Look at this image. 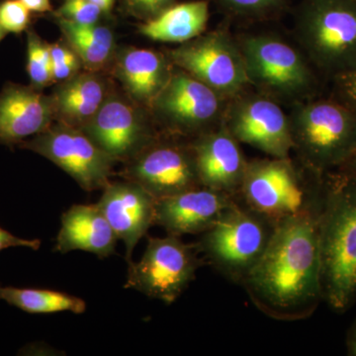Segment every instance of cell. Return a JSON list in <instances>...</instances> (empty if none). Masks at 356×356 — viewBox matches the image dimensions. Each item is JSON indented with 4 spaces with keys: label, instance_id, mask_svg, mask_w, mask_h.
<instances>
[{
    "label": "cell",
    "instance_id": "1",
    "mask_svg": "<svg viewBox=\"0 0 356 356\" xmlns=\"http://www.w3.org/2000/svg\"><path fill=\"white\" fill-rule=\"evenodd\" d=\"M321 202L276 224L264 254L243 280L255 306L271 317H306L323 299L318 234Z\"/></svg>",
    "mask_w": 356,
    "mask_h": 356
},
{
    "label": "cell",
    "instance_id": "2",
    "mask_svg": "<svg viewBox=\"0 0 356 356\" xmlns=\"http://www.w3.org/2000/svg\"><path fill=\"white\" fill-rule=\"evenodd\" d=\"M318 234L323 299L346 310L356 298V178L323 175Z\"/></svg>",
    "mask_w": 356,
    "mask_h": 356
},
{
    "label": "cell",
    "instance_id": "3",
    "mask_svg": "<svg viewBox=\"0 0 356 356\" xmlns=\"http://www.w3.org/2000/svg\"><path fill=\"white\" fill-rule=\"evenodd\" d=\"M288 118L293 149L306 170L336 172L356 153V113L334 98L293 103Z\"/></svg>",
    "mask_w": 356,
    "mask_h": 356
},
{
    "label": "cell",
    "instance_id": "4",
    "mask_svg": "<svg viewBox=\"0 0 356 356\" xmlns=\"http://www.w3.org/2000/svg\"><path fill=\"white\" fill-rule=\"evenodd\" d=\"M295 35L314 69L329 77L356 67V0H301Z\"/></svg>",
    "mask_w": 356,
    "mask_h": 356
},
{
    "label": "cell",
    "instance_id": "5",
    "mask_svg": "<svg viewBox=\"0 0 356 356\" xmlns=\"http://www.w3.org/2000/svg\"><path fill=\"white\" fill-rule=\"evenodd\" d=\"M236 40L250 86L277 102L293 104L312 98L318 79L303 51L273 33L245 34Z\"/></svg>",
    "mask_w": 356,
    "mask_h": 356
},
{
    "label": "cell",
    "instance_id": "6",
    "mask_svg": "<svg viewBox=\"0 0 356 356\" xmlns=\"http://www.w3.org/2000/svg\"><path fill=\"white\" fill-rule=\"evenodd\" d=\"M323 175L316 173L308 184L290 158L254 159L248 161L238 199L277 224L318 205Z\"/></svg>",
    "mask_w": 356,
    "mask_h": 356
},
{
    "label": "cell",
    "instance_id": "7",
    "mask_svg": "<svg viewBox=\"0 0 356 356\" xmlns=\"http://www.w3.org/2000/svg\"><path fill=\"white\" fill-rule=\"evenodd\" d=\"M275 226L238 199L204 232L198 250L229 280L243 283L264 254Z\"/></svg>",
    "mask_w": 356,
    "mask_h": 356
},
{
    "label": "cell",
    "instance_id": "8",
    "mask_svg": "<svg viewBox=\"0 0 356 356\" xmlns=\"http://www.w3.org/2000/svg\"><path fill=\"white\" fill-rule=\"evenodd\" d=\"M173 67L184 70L227 99L250 88L238 40L219 28L185 42L168 53Z\"/></svg>",
    "mask_w": 356,
    "mask_h": 356
},
{
    "label": "cell",
    "instance_id": "9",
    "mask_svg": "<svg viewBox=\"0 0 356 356\" xmlns=\"http://www.w3.org/2000/svg\"><path fill=\"white\" fill-rule=\"evenodd\" d=\"M197 245L182 242L180 236L147 238L142 259L128 264L125 288L137 290L149 298L172 304L195 278L202 259Z\"/></svg>",
    "mask_w": 356,
    "mask_h": 356
},
{
    "label": "cell",
    "instance_id": "10",
    "mask_svg": "<svg viewBox=\"0 0 356 356\" xmlns=\"http://www.w3.org/2000/svg\"><path fill=\"white\" fill-rule=\"evenodd\" d=\"M229 99L197 79L173 67L151 109L172 135L196 138L224 120Z\"/></svg>",
    "mask_w": 356,
    "mask_h": 356
},
{
    "label": "cell",
    "instance_id": "11",
    "mask_svg": "<svg viewBox=\"0 0 356 356\" xmlns=\"http://www.w3.org/2000/svg\"><path fill=\"white\" fill-rule=\"evenodd\" d=\"M19 146L48 159L86 191H99L110 182L114 159L96 146L81 129L58 123Z\"/></svg>",
    "mask_w": 356,
    "mask_h": 356
},
{
    "label": "cell",
    "instance_id": "12",
    "mask_svg": "<svg viewBox=\"0 0 356 356\" xmlns=\"http://www.w3.org/2000/svg\"><path fill=\"white\" fill-rule=\"evenodd\" d=\"M224 122L241 144L259 149L271 158H289L293 140L288 114L273 98L247 90L231 98Z\"/></svg>",
    "mask_w": 356,
    "mask_h": 356
},
{
    "label": "cell",
    "instance_id": "13",
    "mask_svg": "<svg viewBox=\"0 0 356 356\" xmlns=\"http://www.w3.org/2000/svg\"><path fill=\"white\" fill-rule=\"evenodd\" d=\"M121 175L140 185L156 200L202 186L191 143L159 138L127 161Z\"/></svg>",
    "mask_w": 356,
    "mask_h": 356
},
{
    "label": "cell",
    "instance_id": "14",
    "mask_svg": "<svg viewBox=\"0 0 356 356\" xmlns=\"http://www.w3.org/2000/svg\"><path fill=\"white\" fill-rule=\"evenodd\" d=\"M81 130L115 163H127L158 138L144 116L118 97L106 98Z\"/></svg>",
    "mask_w": 356,
    "mask_h": 356
},
{
    "label": "cell",
    "instance_id": "15",
    "mask_svg": "<svg viewBox=\"0 0 356 356\" xmlns=\"http://www.w3.org/2000/svg\"><path fill=\"white\" fill-rule=\"evenodd\" d=\"M191 144L201 185L238 198L248 161L224 122Z\"/></svg>",
    "mask_w": 356,
    "mask_h": 356
},
{
    "label": "cell",
    "instance_id": "16",
    "mask_svg": "<svg viewBox=\"0 0 356 356\" xmlns=\"http://www.w3.org/2000/svg\"><path fill=\"white\" fill-rule=\"evenodd\" d=\"M97 205L118 240L126 248L125 259L132 262L134 248L154 226L156 199L136 182L110 181Z\"/></svg>",
    "mask_w": 356,
    "mask_h": 356
},
{
    "label": "cell",
    "instance_id": "17",
    "mask_svg": "<svg viewBox=\"0 0 356 356\" xmlns=\"http://www.w3.org/2000/svg\"><path fill=\"white\" fill-rule=\"evenodd\" d=\"M238 198L200 186L156 200L154 226L170 235L203 234Z\"/></svg>",
    "mask_w": 356,
    "mask_h": 356
},
{
    "label": "cell",
    "instance_id": "18",
    "mask_svg": "<svg viewBox=\"0 0 356 356\" xmlns=\"http://www.w3.org/2000/svg\"><path fill=\"white\" fill-rule=\"evenodd\" d=\"M54 119L53 99L33 86L7 83L0 92V144L20 145L51 127Z\"/></svg>",
    "mask_w": 356,
    "mask_h": 356
},
{
    "label": "cell",
    "instance_id": "19",
    "mask_svg": "<svg viewBox=\"0 0 356 356\" xmlns=\"http://www.w3.org/2000/svg\"><path fill=\"white\" fill-rule=\"evenodd\" d=\"M117 240L97 203L76 204L63 214L55 250H83L105 259L115 254Z\"/></svg>",
    "mask_w": 356,
    "mask_h": 356
},
{
    "label": "cell",
    "instance_id": "20",
    "mask_svg": "<svg viewBox=\"0 0 356 356\" xmlns=\"http://www.w3.org/2000/svg\"><path fill=\"white\" fill-rule=\"evenodd\" d=\"M168 57L146 49H130L119 57L115 74L136 102L151 108L172 74Z\"/></svg>",
    "mask_w": 356,
    "mask_h": 356
},
{
    "label": "cell",
    "instance_id": "21",
    "mask_svg": "<svg viewBox=\"0 0 356 356\" xmlns=\"http://www.w3.org/2000/svg\"><path fill=\"white\" fill-rule=\"evenodd\" d=\"M51 99L58 123L81 129L102 107L106 88L95 74H76L58 86Z\"/></svg>",
    "mask_w": 356,
    "mask_h": 356
},
{
    "label": "cell",
    "instance_id": "22",
    "mask_svg": "<svg viewBox=\"0 0 356 356\" xmlns=\"http://www.w3.org/2000/svg\"><path fill=\"white\" fill-rule=\"evenodd\" d=\"M209 21V1L175 3L140 27V34L163 43L184 44L200 36Z\"/></svg>",
    "mask_w": 356,
    "mask_h": 356
},
{
    "label": "cell",
    "instance_id": "23",
    "mask_svg": "<svg viewBox=\"0 0 356 356\" xmlns=\"http://www.w3.org/2000/svg\"><path fill=\"white\" fill-rule=\"evenodd\" d=\"M57 18V23L72 50L90 72H97L108 64L114 51L113 33L96 24H79Z\"/></svg>",
    "mask_w": 356,
    "mask_h": 356
},
{
    "label": "cell",
    "instance_id": "24",
    "mask_svg": "<svg viewBox=\"0 0 356 356\" xmlns=\"http://www.w3.org/2000/svg\"><path fill=\"white\" fill-rule=\"evenodd\" d=\"M0 300L29 314L72 312L79 315L86 310L83 299L56 290L0 286Z\"/></svg>",
    "mask_w": 356,
    "mask_h": 356
},
{
    "label": "cell",
    "instance_id": "25",
    "mask_svg": "<svg viewBox=\"0 0 356 356\" xmlns=\"http://www.w3.org/2000/svg\"><path fill=\"white\" fill-rule=\"evenodd\" d=\"M213 1L229 17L252 21L277 17L289 7V0H213Z\"/></svg>",
    "mask_w": 356,
    "mask_h": 356
},
{
    "label": "cell",
    "instance_id": "26",
    "mask_svg": "<svg viewBox=\"0 0 356 356\" xmlns=\"http://www.w3.org/2000/svg\"><path fill=\"white\" fill-rule=\"evenodd\" d=\"M27 72L33 88L39 89L53 83L49 44L33 31L28 32Z\"/></svg>",
    "mask_w": 356,
    "mask_h": 356
},
{
    "label": "cell",
    "instance_id": "27",
    "mask_svg": "<svg viewBox=\"0 0 356 356\" xmlns=\"http://www.w3.org/2000/svg\"><path fill=\"white\" fill-rule=\"evenodd\" d=\"M103 14L102 9L89 0H65L55 15L79 24H96Z\"/></svg>",
    "mask_w": 356,
    "mask_h": 356
},
{
    "label": "cell",
    "instance_id": "28",
    "mask_svg": "<svg viewBox=\"0 0 356 356\" xmlns=\"http://www.w3.org/2000/svg\"><path fill=\"white\" fill-rule=\"evenodd\" d=\"M30 23V10L20 0H6L0 4V26L7 33L20 34Z\"/></svg>",
    "mask_w": 356,
    "mask_h": 356
},
{
    "label": "cell",
    "instance_id": "29",
    "mask_svg": "<svg viewBox=\"0 0 356 356\" xmlns=\"http://www.w3.org/2000/svg\"><path fill=\"white\" fill-rule=\"evenodd\" d=\"M331 97L356 113V67L331 79Z\"/></svg>",
    "mask_w": 356,
    "mask_h": 356
},
{
    "label": "cell",
    "instance_id": "30",
    "mask_svg": "<svg viewBox=\"0 0 356 356\" xmlns=\"http://www.w3.org/2000/svg\"><path fill=\"white\" fill-rule=\"evenodd\" d=\"M175 3L177 0H125L128 10L145 22L154 19Z\"/></svg>",
    "mask_w": 356,
    "mask_h": 356
},
{
    "label": "cell",
    "instance_id": "31",
    "mask_svg": "<svg viewBox=\"0 0 356 356\" xmlns=\"http://www.w3.org/2000/svg\"><path fill=\"white\" fill-rule=\"evenodd\" d=\"M23 247L31 248L33 250H38L41 247V241L38 238L27 240L14 236L10 232L2 229L0 227V252L8 248Z\"/></svg>",
    "mask_w": 356,
    "mask_h": 356
},
{
    "label": "cell",
    "instance_id": "32",
    "mask_svg": "<svg viewBox=\"0 0 356 356\" xmlns=\"http://www.w3.org/2000/svg\"><path fill=\"white\" fill-rule=\"evenodd\" d=\"M81 62L79 57L72 58L60 64L51 65V77L53 81H67L76 76L77 70L81 67Z\"/></svg>",
    "mask_w": 356,
    "mask_h": 356
},
{
    "label": "cell",
    "instance_id": "33",
    "mask_svg": "<svg viewBox=\"0 0 356 356\" xmlns=\"http://www.w3.org/2000/svg\"><path fill=\"white\" fill-rule=\"evenodd\" d=\"M51 65L60 64L77 57L74 51L62 44H49Z\"/></svg>",
    "mask_w": 356,
    "mask_h": 356
},
{
    "label": "cell",
    "instance_id": "34",
    "mask_svg": "<svg viewBox=\"0 0 356 356\" xmlns=\"http://www.w3.org/2000/svg\"><path fill=\"white\" fill-rule=\"evenodd\" d=\"M31 13H44L51 11L50 0H20Z\"/></svg>",
    "mask_w": 356,
    "mask_h": 356
},
{
    "label": "cell",
    "instance_id": "35",
    "mask_svg": "<svg viewBox=\"0 0 356 356\" xmlns=\"http://www.w3.org/2000/svg\"><path fill=\"white\" fill-rule=\"evenodd\" d=\"M336 172L343 173V175H348L353 178H356V153L353 154V158L348 159L341 168Z\"/></svg>",
    "mask_w": 356,
    "mask_h": 356
},
{
    "label": "cell",
    "instance_id": "36",
    "mask_svg": "<svg viewBox=\"0 0 356 356\" xmlns=\"http://www.w3.org/2000/svg\"><path fill=\"white\" fill-rule=\"evenodd\" d=\"M348 355L356 356V322L351 327L348 337Z\"/></svg>",
    "mask_w": 356,
    "mask_h": 356
},
{
    "label": "cell",
    "instance_id": "37",
    "mask_svg": "<svg viewBox=\"0 0 356 356\" xmlns=\"http://www.w3.org/2000/svg\"><path fill=\"white\" fill-rule=\"evenodd\" d=\"M96 4L104 13H109L113 8L115 0H89Z\"/></svg>",
    "mask_w": 356,
    "mask_h": 356
},
{
    "label": "cell",
    "instance_id": "38",
    "mask_svg": "<svg viewBox=\"0 0 356 356\" xmlns=\"http://www.w3.org/2000/svg\"><path fill=\"white\" fill-rule=\"evenodd\" d=\"M7 34H8V33H7L6 30L0 26V42L4 39V37H6Z\"/></svg>",
    "mask_w": 356,
    "mask_h": 356
}]
</instances>
